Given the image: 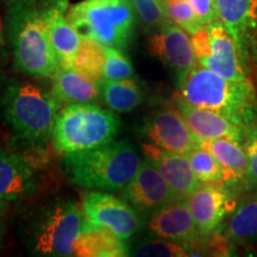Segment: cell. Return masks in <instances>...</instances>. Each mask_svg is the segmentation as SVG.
<instances>
[{
	"label": "cell",
	"instance_id": "cell-18",
	"mask_svg": "<svg viewBox=\"0 0 257 257\" xmlns=\"http://www.w3.org/2000/svg\"><path fill=\"white\" fill-rule=\"evenodd\" d=\"M218 19L233 37L245 61L257 32V0H214Z\"/></svg>",
	"mask_w": 257,
	"mask_h": 257
},
{
	"label": "cell",
	"instance_id": "cell-15",
	"mask_svg": "<svg viewBox=\"0 0 257 257\" xmlns=\"http://www.w3.org/2000/svg\"><path fill=\"white\" fill-rule=\"evenodd\" d=\"M173 104L184 117L193 133L200 140L227 138L242 143L243 138L245 137L244 128L232 123L218 112L192 104L186 100L180 93H176L173 96Z\"/></svg>",
	"mask_w": 257,
	"mask_h": 257
},
{
	"label": "cell",
	"instance_id": "cell-16",
	"mask_svg": "<svg viewBox=\"0 0 257 257\" xmlns=\"http://www.w3.org/2000/svg\"><path fill=\"white\" fill-rule=\"evenodd\" d=\"M146 227L154 236L182 243L193 242L200 236L188 199H174L154 212L147 220Z\"/></svg>",
	"mask_w": 257,
	"mask_h": 257
},
{
	"label": "cell",
	"instance_id": "cell-36",
	"mask_svg": "<svg viewBox=\"0 0 257 257\" xmlns=\"http://www.w3.org/2000/svg\"><path fill=\"white\" fill-rule=\"evenodd\" d=\"M3 3H5V5H8V4H10V3H14V2H16V0H2Z\"/></svg>",
	"mask_w": 257,
	"mask_h": 257
},
{
	"label": "cell",
	"instance_id": "cell-21",
	"mask_svg": "<svg viewBox=\"0 0 257 257\" xmlns=\"http://www.w3.org/2000/svg\"><path fill=\"white\" fill-rule=\"evenodd\" d=\"M53 94L66 104L95 101L101 95L100 83L86 78L75 68H60L53 78Z\"/></svg>",
	"mask_w": 257,
	"mask_h": 257
},
{
	"label": "cell",
	"instance_id": "cell-24",
	"mask_svg": "<svg viewBox=\"0 0 257 257\" xmlns=\"http://www.w3.org/2000/svg\"><path fill=\"white\" fill-rule=\"evenodd\" d=\"M224 237L233 244H246L257 240V193L243 202L230 217Z\"/></svg>",
	"mask_w": 257,
	"mask_h": 257
},
{
	"label": "cell",
	"instance_id": "cell-37",
	"mask_svg": "<svg viewBox=\"0 0 257 257\" xmlns=\"http://www.w3.org/2000/svg\"><path fill=\"white\" fill-rule=\"evenodd\" d=\"M256 34H257V32H256Z\"/></svg>",
	"mask_w": 257,
	"mask_h": 257
},
{
	"label": "cell",
	"instance_id": "cell-35",
	"mask_svg": "<svg viewBox=\"0 0 257 257\" xmlns=\"http://www.w3.org/2000/svg\"><path fill=\"white\" fill-rule=\"evenodd\" d=\"M9 205H10L9 202L0 200V214H6V212H8V208H9Z\"/></svg>",
	"mask_w": 257,
	"mask_h": 257
},
{
	"label": "cell",
	"instance_id": "cell-14",
	"mask_svg": "<svg viewBox=\"0 0 257 257\" xmlns=\"http://www.w3.org/2000/svg\"><path fill=\"white\" fill-rule=\"evenodd\" d=\"M195 226L200 236L207 237L218 229V226L236 208V201L224 184H201L189 195Z\"/></svg>",
	"mask_w": 257,
	"mask_h": 257
},
{
	"label": "cell",
	"instance_id": "cell-22",
	"mask_svg": "<svg viewBox=\"0 0 257 257\" xmlns=\"http://www.w3.org/2000/svg\"><path fill=\"white\" fill-rule=\"evenodd\" d=\"M200 147L212 153L223 167L225 184H234L244 180L248 162L242 143L227 138H217L200 140Z\"/></svg>",
	"mask_w": 257,
	"mask_h": 257
},
{
	"label": "cell",
	"instance_id": "cell-4",
	"mask_svg": "<svg viewBox=\"0 0 257 257\" xmlns=\"http://www.w3.org/2000/svg\"><path fill=\"white\" fill-rule=\"evenodd\" d=\"M179 87L186 100L223 114L244 130L257 119L256 89L249 79L231 81L197 63Z\"/></svg>",
	"mask_w": 257,
	"mask_h": 257
},
{
	"label": "cell",
	"instance_id": "cell-20",
	"mask_svg": "<svg viewBox=\"0 0 257 257\" xmlns=\"http://www.w3.org/2000/svg\"><path fill=\"white\" fill-rule=\"evenodd\" d=\"M130 255L125 240L104 227H92L83 223L82 231L75 243L74 256L119 257Z\"/></svg>",
	"mask_w": 257,
	"mask_h": 257
},
{
	"label": "cell",
	"instance_id": "cell-32",
	"mask_svg": "<svg viewBox=\"0 0 257 257\" xmlns=\"http://www.w3.org/2000/svg\"><path fill=\"white\" fill-rule=\"evenodd\" d=\"M194 9L199 21L202 25H207L213 22L219 21L214 0H189Z\"/></svg>",
	"mask_w": 257,
	"mask_h": 257
},
{
	"label": "cell",
	"instance_id": "cell-10",
	"mask_svg": "<svg viewBox=\"0 0 257 257\" xmlns=\"http://www.w3.org/2000/svg\"><path fill=\"white\" fill-rule=\"evenodd\" d=\"M140 131L148 143L168 152L188 155L200 146V138L193 133L175 106L154 110L144 118Z\"/></svg>",
	"mask_w": 257,
	"mask_h": 257
},
{
	"label": "cell",
	"instance_id": "cell-23",
	"mask_svg": "<svg viewBox=\"0 0 257 257\" xmlns=\"http://www.w3.org/2000/svg\"><path fill=\"white\" fill-rule=\"evenodd\" d=\"M100 91L106 106L120 113L136 110L144 101V91L134 78L119 81L102 80Z\"/></svg>",
	"mask_w": 257,
	"mask_h": 257
},
{
	"label": "cell",
	"instance_id": "cell-5",
	"mask_svg": "<svg viewBox=\"0 0 257 257\" xmlns=\"http://www.w3.org/2000/svg\"><path fill=\"white\" fill-rule=\"evenodd\" d=\"M60 102L53 93L32 83L16 81L6 85L2 108L15 140L28 149H35L51 140Z\"/></svg>",
	"mask_w": 257,
	"mask_h": 257
},
{
	"label": "cell",
	"instance_id": "cell-11",
	"mask_svg": "<svg viewBox=\"0 0 257 257\" xmlns=\"http://www.w3.org/2000/svg\"><path fill=\"white\" fill-rule=\"evenodd\" d=\"M40 191L37 167L24 152L0 146V200L23 202Z\"/></svg>",
	"mask_w": 257,
	"mask_h": 257
},
{
	"label": "cell",
	"instance_id": "cell-8",
	"mask_svg": "<svg viewBox=\"0 0 257 257\" xmlns=\"http://www.w3.org/2000/svg\"><path fill=\"white\" fill-rule=\"evenodd\" d=\"M199 64L231 81L246 80L244 60L233 37L220 21L204 25L191 35Z\"/></svg>",
	"mask_w": 257,
	"mask_h": 257
},
{
	"label": "cell",
	"instance_id": "cell-13",
	"mask_svg": "<svg viewBox=\"0 0 257 257\" xmlns=\"http://www.w3.org/2000/svg\"><path fill=\"white\" fill-rule=\"evenodd\" d=\"M147 48L152 55L174 70L178 81L198 63L188 32L173 21L152 32Z\"/></svg>",
	"mask_w": 257,
	"mask_h": 257
},
{
	"label": "cell",
	"instance_id": "cell-17",
	"mask_svg": "<svg viewBox=\"0 0 257 257\" xmlns=\"http://www.w3.org/2000/svg\"><path fill=\"white\" fill-rule=\"evenodd\" d=\"M143 152L147 159L155 163L175 197L188 199L200 185L187 155L161 149L152 143H143Z\"/></svg>",
	"mask_w": 257,
	"mask_h": 257
},
{
	"label": "cell",
	"instance_id": "cell-3",
	"mask_svg": "<svg viewBox=\"0 0 257 257\" xmlns=\"http://www.w3.org/2000/svg\"><path fill=\"white\" fill-rule=\"evenodd\" d=\"M141 162L136 148L125 140L63 154L62 160L72 184L104 192H120L133 180Z\"/></svg>",
	"mask_w": 257,
	"mask_h": 257
},
{
	"label": "cell",
	"instance_id": "cell-2",
	"mask_svg": "<svg viewBox=\"0 0 257 257\" xmlns=\"http://www.w3.org/2000/svg\"><path fill=\"white\" fill-rule=\"evenodd\" d=\"M82 226L83 213L78 202L63 195H50L23 212L19 233L31 255L74 256Z\"/></svg>",
	"mask_w": 257,
	"mask_h": 257
},
{
	"label": "cell",
	"instance_id": "cell-34",
	"mask_svg": "<svg viewBox=\"0 0 257 257\" xmlns=\"http://www.w3.org/2000/svg\"><path fill=\"white\" fill-rule=\"evenodd\" d=\"M4 216H5V214H0V242H2L3 237H4V233H5Z\"/></svg>",
	"mask_w": 257,
	"mask_h": 257
},
{
	"label": "cell",
	"instance_id": "cell-25",
	"mask_svg": "<svg viewBox=\"0 0 257 257\" xmlns=\"http://www.w3.org/2000/svg\"><path fill=\"white\" fill-rule=\"evenodd\" d=\"M106 46L92 38L82 37L74 60V68L94 82L100 83L104 75Z\"/></svg>",
	"mask_w": 257,
	"mask_h": 257
},
{
	"label": "cell",
	"instance_id": "cell-27",
	"mask_svg": "<svg viewBox=\"0 0 257 257\" xmlns=\"http://www.w3.org/2000/svg\"><path fill=\"white\" fill-rule=\"evenodd\" d=\"M131 256L144 257H186L191 256V250L187 248V243L178 242L167 238L146 240L138 244L134 250H130Z\"/></svg>",
	"mask_w": 257,
	"mask_h": 257
},
{
	"label": "cell",
	"instance_id": "cell-28",
	"mask_svg": "<svg viewBox=\"0 0 257 257\" xmlns=\"http://www.w3.org/2000/svg\"><path fill=\"white\" fill-rule=\"evenodd\" d=\"M136 17L148 31H155L170 21L162 0H133Z\"/></svg>",
	"mask_w": 257,
	"mask_h": 257
},
{
	"label": "cell",
	"instance_id": "cell-30",
	"mask_svg": "<svg viewBox=\"0 0 257 257\" xmlns=\"http://www.w3.org/2000/svg\"><path fill=\"white\" fill-rule=\"evenodd\" d=\"M135 69L131 61L123 50L114 47H106V60L102 80L119 81L134 78Z\"/></svg>",
	"mask_w": 257,
	"mask_h": 257
},
{
	"label": "cell",
	"instance_id": "cell-7",
	"mask_svg": "<svg viewBox=\"0 0 257 257\" xmlns=\"http://www.w3.org/2000/svg\"><path fill=\"white\" fill-rule=\"evenodd\" d=\"M67 18L81 37L124 50L133 41L136 14L133 0H82L69 6Z\"/></svg>",
	"mask_w": 257,
	"mask_h": 257
},
{
	"label": "cell",
	"instance_id": "cell-12",
	"mask_svg": "<svg viewBox=\"0 0 257 257\" xmlns=\"http://www.w3.org/2000/svg\"><path fill=\"white\" fill-rule=\"evenodd\" d=\"M121 198L130 202L143 216H150L168 202L178 199L160 169L147 157L142 160L133 180L121 189Z\"/></svg>",
	"mask_w": 257,
	"mask_h": 257
},
{
	"label": "cell",
	"instance_id": "cell-29",
	"mask_svg": "<svg viewBox=\"0 0 257 257\" xmlns=\"http://www.w3.org/2000/svg\"><path fill=\"white\" fill-rule=\"evenodd\" d=\"M170 21L180 25L189 35L195 34L204 27L199 21L189 0H162Z\"/></svg>",
	"mask_w": 257,
	"mask_h": 257
},
{
	"label": "cell",
	"instance_id": "cell-9",
	"mask_svg": "<svg viewBox=\"0 0 257 257\" xmlns=\"http://www.w3.org/2000/svg\"><path fill=\"white\" fill-rule=\"evenodd\" d=\"M83 223L92 227H104L120 239H133L146 227L147 220L124 198L104 191L86 193L82 199Z\"/></svg>",
	"mask_w": 257,
	"mask_h": 257
},
{
	"label": "cell",
	"instance_id": "cell-31",
	"mask_svg": "<svg viewBox=\"0 0 257 257\" xmlns=\"http://www.w3.org/2000/svg\"><path fill=\"white\" fill-rule=\"evenodd\" d=\"M245 154H246V173L244 176L245 186L248 188H257V119L245 130Z\"/></svg>",
	"mask_w": 257,
	"mask_h": 257
},
{
	"label": "cell",
	"instance_id": "cell-33",
	"mask_svg": "<svg viewBox=\"0 0 257 257\" xmlns=\"http://www.w3.org/2000/svg\"><path fill=\"white\" fill-rule=\"evenodd\" d=\"M8 32H6V18L3 17L0 10V60L8 57Z\"/></svg>",
	"mask_w": 257,
	"mask_h": 257
},
{
	"label": "cell",
	"instance_id": "cell-26",
	"mask_svg": "<svg viewBox=\"0 0 257 257\" xmlns=\"http://www.w3.org/2000/svg\"><path fill=\"white\" fill-rule=\"evenodd\" d=\"M187 156L193 172L201 184H225L223 167L207 149L199 146Z\"/></svg>",
	"mask_w": 257,
	"mask_h": 257
},
{
	"label": "cell",
	"instance_id": "cell-19",
	"mask_svg": "<svg viewBox=\"0 0 257 257\" xmlns=\"http://www.w3.org/2000/svg\"><path fill=\"white\" fill-rule=\"evenodd\" d=\"M69 3L57 6L50 16L49 34L51 47L59 60L60 68H74V60L82 37L67 18Z\"/></svg>",
	"mask_w": 257,
	"mask_h": 257
},
{
	"label": "cell",
	"instance_id": "cell-6",
	"mask_svg": "<svg viewBox=\"0 0 257 257\" xmlns=\"http://www.w3.org/2000/svg\"><path fill=\"white\" fill-rule=\"evenodd\" d=\"M119 127L112 111L91 102L70 104L57 113L51 142L60 154L92 149L113 141Z\"/></svg>",
	"mask_w": 257,
	"mask_h": 257
},
{
	"label": "cell",
	"instance_id": "cell-1",
	"mask_svg": "<svg viewBox=\"0 0 257 257\" xmlns=\"http://www.w3.org/2000/svg\"><path fill=\"white\" fill-rule=\"evenodd\" d=\"M68 0H16L6 5V32L15 69L32 78L53 79L60 69L49 34L50 16Z\"/></svg>",
	"mask_w": 257,
	"mask_h": 257
}]
</instances>
